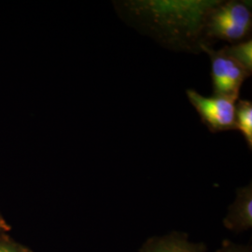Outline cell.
Wrapping results in <instances>:
<instances>
[{
    "mask_svg": "<svg viewBox=\"0 0 252 252\" xmlns=\"http://www.w3.org/2000/svg\"><path fill=\"white\" fill-rule=\"evenodd\" d=\"M207 247L203 243H191L188 235L180 232L162 237L148 239L139 252H206Z\"/></svg>",
    "mask_w": 252,
    "mask_h": 252,
    "instance_id": "6",
    "label": "cell"
},
{
    "mask_svg": "<svg viewBox=\"0 0 252 252\" xmlns=\"http://www.w3.org/2000/svg\"><path fill=\"white\" fill-rule=\"evenodd\" d=\"M235 130L245 138L248 147L252 149V103L250 100L238 99L235 104Z\"/></svg>",
    "mask_w": 252,
    "mask_h": 252,
    "instance_id": "7",
    "label": "cell"
},
{
    "mask_svg": "<svg viewBox=\"0 0 252 252\" xmlns=\"http://www.w3.org/2000/svg\"><path fill=\"white\" fill-rule=\"evenodd\" d=\"M186 94L210 132L235 130V101L218 95L207 97L192 89L186 91Z\"/></svg>",
    "mask_w": 252,
    "mask_h": 252,
    "instance_id": "4",
    "label": "cell"
},
{
    "mask_svg": "<svg viewBox=\"0 0 252 252\" xmlns=\"http://www.w3.org/2000/svg\"><path fill=\"white\" fill-rule=\"evenodd\" d=\"M0 252H33L27 246L19 243L6 233L0 234Z\"/></svg>",
    "mask_w": 252,
    "mask_h": 252,
    "instance_id": "9",
    "label": "cell"
},
{
    "mask_svg": "<svg viewBox=\"0 0 252 252\" xmlns=\"http://www.w3.org/2000/svg\"><path fill=\"white\" fill-rule=\"evenodd\" d=\"M223 225L236 234L252 229V182L236 190V197L228 208V214L223 220Z\"/></svg>",
    "mask_w": 252,
    "mask_h": 252,
    "instance_id": "5",
    "label": "cell"
},
{
    "mask_svg": "<svg viewBox=\"0 0 252 252\" xmlns=\"http://www.w3.org/2000/svg\"><path fill=\"white\" fill-rule=\"evenodd\" d=\"M211 62V78L214 95L237 101L244 81L252 74L226 54L223 49L214 50L207 43L200 45Z\"/></svg>",
    "mask_w": 252,
    "mask_h": 252,
    "instance_id": "3",
    "label": "cell"
},
{
    "mask_svg": "<svg viewBox=\"0 0 252 252\" xmlns=\"http://www.w3.org/2000/svg\"><path fill=\"white\" fill-rule=\"evenodd\" d=\"M10 231V225L8 223V221L4 219V217L2 216V214L0 213V234L1 233H8Z\"/></svg>",
    "mask_w": 252,
    "mask_h": 252,
    "instance_id": "11",
    "label": "cell"
},
{
    "mask_svg": "<svg viewBox=\"0 0 252 252\" xmlns=\"http://www.w3.org/2000/svg\"><path fill=\"white\" fill-rule=\"evenodd\" d=\"M226 54L236 63L241 65L245 70L252 73V38L222 48Z\"/></svg>",
    "mask_w": 252,
    "mask_h": 252,
    "instance_id": "8",
    "label": "cell"
},
{
    "mask_svg": "<svg viewBox=\"0 0 252 252\" xmlns=\"http://www.w3.org/2000/svg\"><path fill=\"white\" fill-rule=\"evenodd\" d=\"M218 1H123L116 4L121 17L173 50L201 51L208 10Z\"/></svg>",
    "mask_w": 252,
    "mask_h": 252,
    "instance_id": "1",
    "label": "cell"
},
{
    "mask_svg": "<svg viewBox=\"0 0 252 252\" xmlns=\"http://www.w3.org/2000/svg\"><path fill=\"white\" fill-rule=\"evenodd\" d=\"M216 252H252V246H241L233 243L229 240H224L221 245V248Z\"/></svg>",
    "mask_w": 252,
    "mask_h": 252,
    "instance_id": "10",
    "label": "cell"
},
{
    "mask_svg": "<svg viewBox=\"0 0 252 252\" xmlns=\"http://www.w3.org/2000/svg\"><path fill=\"white\" fill-rule=\"evenodd\" d=\"M252 29V10L241 1H218L208 10L203 36L207 40H224L232 44L249 39Z\"/></svg>",
    "mask_w": 252,
    "mask_h": 252,
    "instance_id": "2",
    "label": "cell"
}]
</instances>
